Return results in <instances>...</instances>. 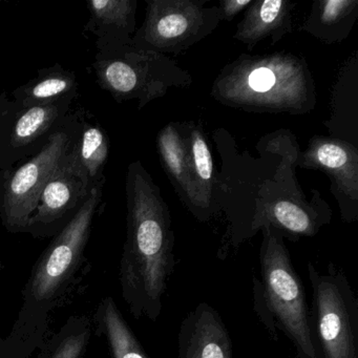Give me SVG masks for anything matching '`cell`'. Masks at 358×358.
I'll return each instance as SVG.
<instances>
[{
    "label": "cell",
    "mask_w": 358,
    "mask_h": 358,
    "mask_svg": "<svg viewBox=\"0 0 358 358\" xmlns=\"http://www.w3.org/2000/svg\"><path fill=\"white\" fill-rule=\"evenodd\" d=\"M125 192L127 234L119 274L122 296L134 317L156 322L176 265L171 213L140 161L127 169Z\"/></svg>",
    "instance_id": "cell-1"
},
{
    "label": "cell",
    "mask_w": 358,
    "mask_h": 358,
    "mask_svg": "<svg viewBox=\"0 0 358 358\" xmlns=\"http://www.w3.org/2000/svg\"><path fill=\"white\" fill-rule=\"evenodd\" d=\"M213 94L222 103L255 112L301 114L315 102L305 62L282 53L242 56L223 70Z\"/></svg>",
    "instance_id": "cell-2"
},
{
    "label": "cell",
    "mask_w": 358,
    "mask_h": 358,
    "mask_svg": "<svg viewBox=\"0 0 358 358\" xmlns=\"http://www.w3.org/2000/svg\"><path fill=\"white\" fill-rule=\"evenodd\" d=\"M261 229V278H253V309L272 336L278 338L280 330L292 341L299 358H317L305 288L284 238L270 226Z\"/></svg>",
    "instance_id": "cell-3"
},
{
    "label": "cell",
    "mask_w": 358,
    "mask_h": 358,
    "mask_svg": "<svg viewBox=\"0 0 358 358\" xmlns=\"http://www.w3.org/2000/svg\"><path fill=\"white\" fill-rule=\"evenodd\" d=\"M79 131L80 110L70 113L41 152L0 171V220L8 231H28L45 185L72 152Z\"/></svg>",
    "instance_id": "cell-4"
},
{
    "label": "cell",
    "mask_w": 358,
    "mask_h": 358,
    "mask_svg": "<svg viewBox=\"0 0 358 358\" xmlns=\"http://www.w3.org/2000/svg\"><path fill=\"white\" fill-rule=\"evenodd\" d=\"M92 68L100 89L115 101L138 100L139 108L164 96L169 87L192 83L189 75L169 58L142 51L131 43L97 51Z\"/></svg>",
    "instance_id": "cell-5"
},
{
    "label": "cell",
    "mask_w": 358,
    "mask_h": 358,
    "mask_svg": "<svg viewBox=\"0 0 358 358\" xmlns=\"http://www.w3.org/2000/svg\"><path fill=\"white\" fill-rule=\"evenodd\" d=\"M310 326L317 358H358V303L347 276L333 264L320 273L309 262Z\"/></svg>",
    "instance_id": "cell-6"
},
{
    "label": "cell",
    "mask_w": 358,
    "mask_h": 358,
    "mask_svg": "<svg viewBox=\"0 0 358 358\" xmlns=\"http://www.w3.org/2000/svg\"><path fill=\"white\" fill-rule=\"evenodd\" d=\"M221 22L206 0H148L145 20L131 45L150 53L178 54L213 32Z\"/></svg>",
    "instance_id": "cell-7"
},
{
    "label": "cell",
    "mask_w": 358,
    "mask_h": 358,
    "mask_svg": "<svg viewBox=\"0 0 358 358\" xmlns=\"http://www.w3.org/2000/svg\"><path fill=\"white\" fill-rule=\"evenodd\" d=\"M104 183L92 188L85 204L56 234L37 263L30 282V293L37 301L55 296L77 269L91 234L92 224L103 196Z\"/></svg>",
    "instance_id": "cell-8"
},
{
    "label": "cell",
    "mask_w": 358,
    "mask_h": 358,
    "mask_svg": "<svg viewBox=\"0 0 358 358\" xmlns=\"http://www.w3.org/2000/svg\"><path fill=\"white\" fill-rule=\"evenodd\" d=\"M93 187L73 148L45 185L27 232L33 236L57 234L78 213Z\"/></svg>",
    "instance_id": "cell-9"
},
{
    "label": "cell",
    "mask_w": 358,
    "mask_h": 358,
    "mask_svg": "<svg viewBox=\"0 0 358 358\" xmlns=\"http://www.w3.org/2000/svg\"><path fill=\"white\" fill-rule=\"evenodd\" d=\"M72 103L62 101L32 106L15 103L0 138V171L12 169L41 152L70 115Z\"/></svg>",
    "instance_id": "cell-10"
},
{
    "label": "cell",
    "mask_w": 358,
    "mask_h": 358,
    "mask_svg": "<svg viewBox=\"0 0 358 358\" xmlns=\"http://www.w3.org/2000/svg\"><path fill=\"white\" fill-rule=\"evenodd\" d=\"M179 358H234V345L219 312L200 303L182 320Z\"/></svg>",
    "instance_id": "cell-11"
},
{
    "label": "cell",
    "mask_w": 358,
    "mask_h": 358,
    "mask_svg": "<svg viewBox=\"0 0 358 358\" xmlns=\"http://www.w3.org/2000/svg\"><path fill=\"white\" fill-rule=\"evenodd\" d=\"M188 123H169L158 134L157 145L164 171L184 204L200 221H208L192 176L187 143Z\"/></svg>",
    "instance_id": "cell-12"
},
{
    "label": "cell",
    "mask_w": 358,
    "mask_h": 358,
    "mask_svg": "<svg viewBox=\"0 0 358 358\" xmlns=\"http://www.w3.org/2000/svg\"><path fill=\"white\" fill-rule=\"evenodd\" d=\"M301 165L322 169L330 176L335 194H343L352 202H357L358 156L349 143L314 138L303 155Z\"/></svg>",
    "instance_id": "cell-13"
},
{
    "label": "cell",
    "mask_w": 358,
    "mask_h": 358,
    "mask_svg": "<svg viewBox=\"0 0 358 358\" xmlns=\"http://www.w3.org/2000/svg\"><path fill=\"white\" fill-rule=\"evenodd\" d=\"M137 0H89L85 32L96 37L97 51L129 45L136 33Z\"/></svg>",
    "instance_id": "cell-14"
},
{
    "label": "cell",
    "mask_w": 358,
    "mask_h": 358,
    "mask_svg": "<svg viewBox=\"0 0 358 358\" xmlns=\"http://www.w3.org/2000/svg\"><path fill=\"white\" fill-rule=\"evenodd\" d=\"M330 222V213L316 207L287 199H278L262 208L253 217L249 236L264 226H270L284 238L313 236Z\"/></svg>",
    "instance_id": "cell-15"
},
{
    "label": "cell",
    "mask_w": 358,
    "mask_h": 358,
    "mask_svg": "<svg viewBox=\"0 0 358 358\" xmlns=\"http://www.w3.org/2000/svg\"><path fill=\"white\" fill-rule=\"evenodd\" d=\"M294 7V3L287 0H252L238 24L234 39L250 50L266 38H269L272 45L278 43L285 35L292 32Z\"/></svg>",
    "instance_id": "cell-16"
},
{
    "label": "cell",
    "mask_w": 358,
    "mask_h": 358,
    "mask_svg": "<svg viewBox=\"0 0 358 358\" xmlns=\"http://www.w3.org/2000/svg\"><path fill=\"white\" fill-rule=\"evenodd\" d=\"M76 74L55 64L41 69L26 85L14 90L13 101L20 106H45L62 101H74L78 95Z\"/></svg>",
    "instance_id": "cell-17"
},
{
    "label": "cell",
    "mask_w": 358,
    "mask_h": 358,
    "mask_svg": "<svg viewBox=\"0 0 358 358\" xmlns=\"http://www.w3.org/2000/svg\"><path fill=\"white\" fill-rule=\"evenodd\" d=\"M358 16V0H317L301 30L324 43L343 41Z\"/></svg>",
    "instance_id": "cell-18"
},
{
    "label": "cell",
    "mask_w": 358,
    "mask_h": 358,
    "mask_svg": "<svg viewBox=\"0 0 358 358\" xmlns=\"http://www.w3.org/2000/svg\"><path fill=\"white\" fill-rule=\"evenodd\" d=\"M74 152L92 185L106 183L104 169L110 156V139L106 129L83 108H80V131Z\"/></svg>",
    "instance_id": "cell-19"
},
{
    "label": "cell",
    "mask_w": 358,
    "mask_h": 358,
    "mask_svg": "<svg viewBox=\"0 0 358 358\" xmlns=\"http://www.w3.org/2000/svg\"><path fill=\"white\" fill-rule=\"evenodd\" d=\"M98 315L113 358H150L129 328L113 297H106L102 301Z\"/></svg>",
    "instance_id": "cell-20"
},
{
    "label": "cell",
    "mask_w": 358,
    "mask_h": 358,
    "mask_svg": "<svg viewBox=\"0 0 358 358\" xmlns=\"http://www.w3.org/2000/svg\"><path fill=\"white\" fill-rule=\"evenodd\" d=\"M187 143L194 184L209 219L215 210L211 198L215 185V165L208 143L200 125L188 123Z\"/></svg>",
    "instance_id": "cell-21"
},
{
    "label": "cell",
    "mask_w": 358,
    "mask_h": 358,
    "mask_svg": "<svg viewBox=\"0 0 358 358\" xmlns=\"http://www.w3.org/2000/svg\"><path fill=\"white\" fill-rule=\"evenodd\" d=\"M87 338H89V333L87 332L73 334L66 337L60 343L52 358H80L85 345H87Z\"/></svg>",
    "instance_id": "cell-22"
},
{
    "label": "cell",
    "mask_w": 358,
    "mask_h": 358,
    "mask_svg": "<svg viewBox=\"0 0 358 358\" xmlns=\"http://www.w3.org/2000/svg\"><path fill=\"white\" fill-rule=\"evenodd\" d=\"M252 0H221L219 3V13L221 20L231 22L238 13L250 6Z\"/></svg>",
    "instance_id": "cell-23"
},
{
    "label": "cell",
    "mask_w": 358,
    "mask_h": 358,
    "mask_svg": "<svg viewBox=\"0 0 358 358\" xmlns=\"http://www.w3.org/2000/svg\"><path fill=\"white\" fill-rule=\"evenodd\" d=\"M14 106L15 103L13 100L10 99L7 93H0V138L3 135L6 123H7Z\"/></svg>",
    "instance_id": "cell-24"
}]
</instances>
